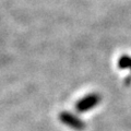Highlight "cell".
Wrapping results in <instances>:
<instances>
[{
	"mask_svg": "<svg viewBox=\"0 0 131 131\" xmlns=\"http://www.w3.org/2000/svg\"><path fill=\"white\" fill-rule=\"evenodd\" d=\"M101 100H102V97L100 94H97V93L89 94V95L84 96L83 98H81L80 101L77 102L75 109H77V112H79V113L86 112V110L92 109L93 107H95L96 105H98Z\"/></svg>",
	"mask_w": 131,
	"mask_h": 131,
	"instance_id": "1",
	"label": "cell"
},
{
	"mask_svg": "<svg viewBox=\"0 0 131 131\" xmlns=\"http://www.w3.org/2000/svg\"><path fill=\"white\" fill-rule=\"evenodd\" d=\"M131 64V57L128 55H124L121 56L119 60H118V67L120 69H126V68H129Z\"/></svg>",
	"mask_w": 131,
	"mask_h": 131,
	"instance_id": "3",
	"label": "cell"
},
{
	"mask_svg": "<svg viewBox=\"0 0 131 131\" xmlns=\"http://www.w3.org/2000/svg\"><path fill=\"white\" fill-rule=\"evenodd\" d=\"M59 120L62 122L63 125L69 126L71 128L75 129V130H83L85 128V124L84 121L80 119L79 117L74 116L73 114L69 113V112H62L59 114Z\"/></svg>",
	"mask_w": 131,
	"mask_h": 131,
	"instance_id": "2",
	"label": "cell"
}]
</instances>
